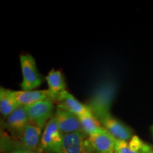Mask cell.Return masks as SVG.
<instances>
[{"label":"cell","instance_id":"1","mask_svg":"<svg viewBox=\"0 0 153 153\" xmlns=\"http://www.w3.org/2000/svg\"><path fill=\"white\" fill-rule=\"evenodd\" d=\"M63 134L59 128L57 120L53 117L48 122L41 136L40 150L48 153H60Z\"/></svg>","mask_w":153,"mask_h":153},{"label":"cell","instance_id":"2","mask_svg":"<svg viewBox=\"0 0 153 153\" xmlns=\"http://www.w3.org/2000/svg\"><path fill=\"white\" fill-rule=\"evenodd\" d=\"M23 81L21 84L23 91H30L39 87L42 77L36 67V61L32 55H22L20 57Z\"/></svg>","mask_w":153,"mask_h":153},{"label":"cell","instance_id":"3","mask_svg":"<svg viewBox=\"0 0 153 153\" xmlns=\"http://www.w3.org/2000/svg\"><path fill=\"white\" fill-rule=\"evenodd\" d=\"M114 88L111 85L101 87V89H99L94 95L90 103L87 106L99 121L101 118L111 114L109 109L113 96L114 94Z\"/></svg>","mask_w":153,"mask_h":153},{"label":"cell","instance_id":"4","mask_svg":"<svg viewBox=\"0 0 153 153\" xmlns=\"http://www.w3.org/2000/svg\"><path fill=\"white\" fill-rule=\"evenodd\" d=\"M26 109L30 122L43 128L53 117L54 101L51 99H45L26 106Z\"/></svg>","mask_w":153,"mask_h":153},{"label":"cell","instance_id":"5","mask_svg":"<svg viewBox=\"0 0 153 153\" xmlns=\"http://www.w3.org/2000/svg\"><path fill=\"white\" fill-rule=\"evenodd\" d=\"M60 153H94L89 141V136L84 131L63 135Z\"/></svg>","mask_w":153,"mask_h":153},{"label":"cell","instance_id":"6","mask_svg":"<svg viewBox=\"0 0 153 153\" xmlns=\"http://www.w3.org/2000/svg\"><path fill=\"white\" fill-rule=\"evenodd\" d=\"M54 117L63 135L83 131L79 116L62 107L57 106Z\"/></svg>","mask_w":153,"mask_h":153},{"label":"cell","instance_id":"7","mask_svg":"<svg viewBox=\"0 0 153 153\" xmlns=\"http://www.w3.org/2000/svg\"><path fill=\"white\" fill-rule=\"evenodd\" d=\"M29 123L30 120L26 106H19L7 118L6 126L13 136L19 138Z\"/></svg>","mask_w":153,"mask_h":153},{"label":"cell","instance_id":"8","mask_svg":"<svg viewBox=\"0 0 153 153\" xmlns=\"http://www.w3.org/2000/svg\"><path fill=\"white\" fill-rule=\"evenodd\" d=\"M41 131L42 128L30 122L24 129L22 135L19 137L20 141L15 149L21 148L39 152L38 150H40Z\"/></svg>","mask_w":153,"mask_h":153},{"label":"cell","instance_id":"9","mask_svg":"<svg viewBox=\"0 0 153 153\" xmlns=\"http://www.w3.org/2000/svg\"><path fill=\"white\" fill-rule=\"evenodd\" d=\"M103 127L115 138L119 140L128 141L132 138L133 131L128 126L121 121L113 117L111 114L108 115L99 120Z\"/></svg>","mask_w":153,"mask_h":153},{"label":"cell","instance_id":"10","mask_svg":"<svg viewBox=\"0 0 153 153\" xmlns=\"http://www.w3.org/2000/svg\"><path fill=\"white\" fill-rule=\"evenodd\" d=\"M116 140L105 128L89 136V143L96 153H114Z\"/></svg>","mask_w":153,"mask_h":153},{"label":"cell","instance_id":"11","mask_svg":"<svg viewBox=\"0 0 153 153\" xmlns=\"http://www.w3.org/2000/svg\"><path fill=\"white\" fill-rule=\"evenodd\" d=\"M114 153H153V149L138 136L133 135L129 141L117 140Z\"/></svg>","mask_w":153,"mask_h":153},{"label":"cell","instance_id":"12","mask_svg":"<svg viewBox=\"0 0 153 153\" xmlns=\"http://www.w3.org/2000/svg\"><path fill=\"white\" fill-rule=\"evenodd\" d=\"M13 96L17 104L19 106H28L38 101L51 99V95L50 91L48 90H30V91H13Z\"/></svg>","mask_w":153,"mask_h":153},{"label":"cell","instance_id":"13","mask_svg":"<svg viewBox=\"0 0 153 153\" xmlns=\"http://www.w3.org/2000/svg\"><path fill=\"white\" fill-rule=\"evenodd\" d=\"M55 101L58 102L57 106L65 108L77 116H82L90 111L89 107L80 103L75 97H74V96L67 91H63L57 96Z\"/></svg>","mask_w":153,"mask_h":153},{"label":"cell","instance_id":"14","mask_svg":"<svg viewBox=\"0 0 153 153\" xmlns=\"http://www.w3.org/2000/svg\"><path fill=\"white\" fill-rule=\"evenodd\" d=\"M46 81L48 85V90L52 95L53 101H55L57 96L66 91V84L64 76L60 70H52L46 76Z\"/></svg>","mask_w":153,"mask_h":153},{"label":"cell","instance_id":"15","mask_svg":"<svg viewBox=\"0 0 153 153\" xmlns=\"http://www.w3.org/2000/svg\"><path fill=\"white\" fill-rule=\"evenodd\" d=\"M80 123L82 130L88 136L99 133L104 128L99 120L95 117L94 115L90 110L86 114L79 116Z\"/></svg>","mask_w":153,"mask_h":153},{"label":"cell","instance_id":"16","mask_svg":"<svg viewBox=\"0 0 153 153\" xmlns=\"http://www.w3.org/2000/svg\"><path fill=\"white\" fill-rule=\"evenodd\" d=\"M19 106L13 96V91L1 87L0 91V111L4 117H8Z\"/></svg>","mask_w":153,"mask_h":153},{"label":"cell","instance_id":"17","mask_svg":"<svg viewBox=\"0 0 153 153\" xmlns=\"http://www.w3.org/2000/svg\"><path fill=\"white\" fill-rule=\"evenodd\" d=\"M11 153H38V152H35V151L32 150H25V149H21V148H17L14 149Z\"/></svg>","mask_w":153,"mask_h":153},{"label":"cell","instance_id":"18","mask_svg":"<svg viewBox=\"0 0 153 153\" xmlns=\"http://www.w3.org/2000/svg\"><path fill=\"white\" fill-rule=\"evenodd\" d=\"M150 129H151V132H152V135H153V125L151 126Z\"/></svg>","mask_w":153,"mask_h":153}]
</instances>
